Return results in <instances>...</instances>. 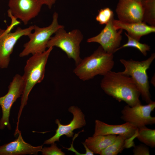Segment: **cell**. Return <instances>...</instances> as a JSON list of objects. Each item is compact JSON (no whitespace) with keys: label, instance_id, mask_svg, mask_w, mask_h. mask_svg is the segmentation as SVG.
<instances>
[{"label":"cell","instance_id":"cell-15","mask_svg":"<svg viewBox=\"0 0 155 155\" xmlns=\"http://www.w3.org/2000/svg\"><path fill=\"white\" fill-rule=\"evenodd\" d=\"M17 133V139L0 146V155H36L41 151L43 145L33 146L24 140L21 131L18 130L16 134Z\"/></svg>","mask_w":155,"mask_h":155},{"label":"cell","instance_id":"cell-26","mask_svg":"<svg viewBox=\"0 0 155 155\" xmlns=\"http://www.w3.org/2000/svg\"><path fill=\"white\" fill-rule=\"evenodd\" d=\"M84 145L85 150L86 152L85 153V155H94V154L93 152L91 150L88 148L85 142L82 143Z\"/></svg>","mask_w":155,"mask_h":155},{"label":"cell","instance_id":"cell-22","mask_svg":"<svg viewBox=\"0 0 155 155\" xmlns=\"http://www.w3.org/2000/svg\"><path fill=\"white\" fill-rule=\"evenodd\" d=\"M113 19V12L110 8L108 7L99 10L96 17V20L101 25H106Z\"/></svg>","mask_w":155,"mask_h":155},{"label":"cell","instance_id":"cell-4","mask_svg":"<svg viewBox=\"0 0 155 155\" xmlns=\"http://www.w3.org/2000/svg\"><path fill=\"white\" fill-rule=\"evenodd\" d=\"M155 58V53H153L148 59L141 61L131 59L128 60H120L125 68L124 70L121 72L131 78L138 88L142 99L147 104L152 100L147 71Z\"/></svg>","mask_w":155,"mask_h":155},{"label":"cell","instance_id":"cell-8","mask_svg":"<svg viewBox=\"0 0 155 155\" xmlns=\"http://www.w3.org/2000/svg\"><path fill=\"white\" fill-rule=\"evenodd\" d=\"M7 93L0 97V105L2 110V116L0 120V129L6 127L10 130L11 129L9 122L10 111L12 106L17 99L21 97L23 93L24 83L22 76L16 74L8 86Z\"/></svg>","mask_w":155,"mask_h":155},{"label":"cell","instance_id":"cell-9","mask_svg":"<svg viewBox=\"0 0 155 155\" xmlns=\"http://www.w3.org/2000/svg\"><path fill=\"white\" fill-rule=\"evenodd\" d=\"M155 108V102L152 100L147 104H141L131 107L127 105L121 110V119L125 122L137 127L155 123V117L151 116V112Z\"/></svg>","mask_w":155,"mask_h":155},{"label":"cell","instance_id":"cell-21","mask_svg":"<svg viewBox=\"0 0 155 155\" xmlns=\"http://www.w3.org/2000/svg\"><path fill=\"white\" fill-rule=\"evenodd\" d=\"M125 34L128 38V41L126 43L118 48L116 51L123 48L132 47L138 49L144 56H146L147 51L150 50V46L147 44L140 42L139 41L129 36L125 32Z\"/></svg>","mask_w":155,"mask_h":155},{"label":"cell","instance_id":"cell-16","mask_svg":"<svg viewBox=\"0 0 155 155\" xmlns=\"http://www.w3.org/2000/svg\"><path fill=\"white\" fill-rule=\"evenodd\" d=\"M112 22L117 29L125 30L128 35L139 41L143 36L155 32V27L150 26L143 21L127 22L114 19Z\"/></svg>","mask_w":155,"mask_h":155},{"label":"cell","instance_id":"cell-20","mask_svg":"<svg viewBox=\"0 0 155 155\" xmlns=\"http://www.w3.org/2000/svg\"><path fill=\"white\" fill-rule=\"evenodd\" d=\"M141 3L143 9V21L155 27V0H145Z\"/></svg>","mask_w":155,"mask_h":155},{"label":"cell","instance_id":"cell-3","mask_svg":"<svg viewBox=\"0 0 155 155\" xmlns=\"http://www.w3.org/2000/svg\"><path fill=\"white\" fill-rule=\"evenodd\" d=\"M113 54L106 52L100 46L91 55L82 59L76 65L73 72L83 81L98 75L103 76L111 71L114 67Z\"/></svg>","mask_w":155,"mask_h":155},{"label":"cell","instance_id":"cell-7","mask_svg":"<svg viewBox=\"0 0 155 155\" xmlns=\"http://www.w3.org/2000/svg\"><path fill=\"white\" fill-rule=\"evenodd\" d=\"M18 24L17 21H11L6 30L0 28V68L8 67L11 55L17 41L22 36H28L34 29V26L25 28L18 27L15 31L11 32L14 27Z\"/></svg>","mask_w":155,"mask_h":155},{"label":"cell","instance_id":"cell-27","mask_svg":"<svg viewBox=\"0 0 155 155\" xmlns=\"http://www.w3.org/2000/svg\"><path fill=\"white\" fill-rule=\"evenodd\" d=\"M154 76L153 77H152V79H151V80H153V82H152L151 83H152L153 85H154Z\"/></svg>","mask_w":155,"mask_h":155},{"label":"cell","instance_id":"cell-23","mask_svg":"<svg viewBox=\"0 0 155 155\" xmlns=\"http://www.w3.org/2000/svg\"><path fill=\"white\" fill-rule=\"evenodd\" d=\"M49 147H42L41 151L43 155H65V154L63 152L61 149L59 148L57 144L53 143L51 144Z\"/></svg>","mask_w":155,"mask_h":155},{"label":"cell","instance_id":"cell-1","mask_svg":"<svg viewBox=\"0 0 155 155\" xmlns=\"http://www.w3.org/2000/svg\"><path fill=\"white\" fill-rule=\"evenodd\" d=\"M103 76L100 85L106 94L130 106L141 104L140 92L131 77L111 71Z\"/></svg>","mask_w":155,"mask_h":155},{"label":"cell","instance_id":"cell-19","mask_svg":"<svg viewBox=\"0 0 155 155\" xmlns=\"http://www.w3.org/2000/svg\"><path fill=\"white\" fill-rule=\"evenodd\" d=\"M136 137L145 145L151 148L155 147V129L147 128L146 125L137 128Z\"/></svg>","mask_w":155,"mask_h":155},{"label":"cell","instance_id":"cell-6","mask_svg":"<svg viewBox=\"0 0 155 155\" xmlns=\"http://www.w3.org/2000/svg\"><path fill=\"white\" fill-rule=\"evenodd\" d=\"M64 27L58 30L49 40L47 48L57 47L64 51L68 58L73 59L75 65L82 60L80 56V44L83 35L78 29H74L67 32Z\"/></svg>","mask_w":155,"mask_h":155},{"label":"cell","instance_id":"cell-12","mask_svg":"<svg viewBox=\"0 0 155 155\" xmlns=\"http://www.w3.org/2000/svg\"><path fill=\"white\" fill-rule=\"evenodd\" d=\"M68 111L73 115L72 120L69 124L63 125L60 123L59 120L56 119L55 123L58 125V128L55 133L52 137L45 140L44 144H50L56 141L59 142L60 137L64 135L67 137H72L75 129L80 128L86 125L85 115L80 108L72 106L68 108Z\"/></svg>","mask_w":155,"mask_h":155},{"label":"cell","instance_id":"cell-29","mask_svg":"<svg viewBox=\"0 0 155 155\" xmlns=\"http://www.w3.org/2000/svg\"></svg>","mask_w":155,"mask_h":155},{"label":"cell","instance_id":"cell-18","mask_svg":"<svg viewBox=\"0 0 155 155\" xmlns=\"http://www.w3.org/2000/svg\"><path fill=\"white\" fill-rule=\"evenodd\" d=\"M133 138L127 139L121 135H117L113 142L103 150L100 155H117L125 148L134 146Z\"/></svg>","mask_w":155,"mask_h":155},{"label":"cell","instance_id":"cell-13","mask_svg":"<svg viewBox=\"0 0 155 155\" xmlns=\"http://www.w3.org/2000/svg\"><path fill=\"white\" fill-rule=\"evenodd\" d=\"M116 12L120 21L127 22L143 21L142 4L135 0H119Z\"/></svg>","mask_w":155,"mask_h":155},{"label":"cell","instance_id":"cell-28","mask_svg":"<svg viewBox=\"0 0 155 155\" xmlns=\"http://www.w3.org/2000/svg\"><path fill=\"white\" fill-rule=\"evenodd\" d=\"M136 1H139L141 2H142L143 1H145V0H135Z\"/></svg>","mask_w":155,"mask_h":155},{"label":"cell","instance_id":"cell-17","mask_svg":"<svg viewBox=\"0 0 155 155\" xmlns=\"http://www.w3.org/2000/svg\"><path fill=\"white\" fill-rule=\"evenodd\" d=\"M117 135H97L89 137L85 143L87 146L94 154H99L107 147L111 144Z\"/></svg>","mask_w":155,"mask_h":155},{"label":"cell","instance_id":"cell-25","mask_svg":"<svg viewBox=\"0 0 155 155\" xmlns=\"http://www.w3.org/2000/svg\"><path fill=\"white\" fill-rule=\"evenodd\" d=\"M43 5H45L51 9L55 3L56 0H38Z\"/></svg>","mask_w":155,"mask_h":155},{"label":"cell","instance_id":"cell-11","mask_svg":"<svg viewBox=\"0 0 155 155\" xmlns=\"http://www.w3.org/2000/svg\"><path fill=\"white\" fill-rule=\"evenodd\" d=\"M7 12L25 25L40 12L42 4L38 0H9Z\"/></svg>","mask_w":155,"mask_h":155},{"label":"cell","instance_id":"cell-10","mask_svg":"<svg viewBox=\"0 0 155 155\" xmlns=\"http://www.w3.org/2000/svg\"><path fill=\"white\" fill-rule=\"evenodd\" d=\"M113 19L106 25L98 35L88 38L87 42L99 44L108 53L113 54L116 52L121 44L123 30L116 28L112 22Z\"/></svg>","mask_w":155,"mask_h":155},{"label":"cell","instance_id":"cell-2","mask_svg":"<svg viewBox=\"0 0 155 155\" xmlns=\"http://www.w3.org/2000/svg\"><path fill=\"white\" fill-rule=\"evenodd\" d=\"M53 48L50 47L42 53L33 55L26 61L22 76L24 88L21 96L17 123H19L23 109L27 104L30 93L35 85L40 83L44 79L46 66Z\"/></svg>","mask_w":155,"mask_h":155},{"label":"cell","instance_id":"cell-24","mask_svg":"<svg viewBox=\"0 0 155 155\" xmlns=\"http://www.w3.org/2000/svg\"><path fill=\"white\" fill-rule=\"evenodd\" d=\"M133 152L134 155L150 154L148 148L146 145L142 144L135 146Z\"/></svg>","mask_w":155,"mask_h":155},{"label":"cell","instance_id":"cell-5","mask_svg":"<svg viewBox=\"0 0 155 155\" xmlns=\"http://www.w3.org/2000/svg\"><path fill=\"white\" fill-rule=\"evenodd\" d=\"M58 17V13L55 12L52 21L49 26L40 28L34 25V32L28 36L29 40L24 44V49L19 54L20 57H23L30 54L33 55L41 53L46 50L48 42L52 36L59 29L64 27L59 24Z\"/></svg>","mask_w":155,"mask_h":155},{"label":"cell","instance_id":"cell-14","mask_svg":"<svg viewBox=\"0 0 155 155\" xmlns=\"http://www.w3.org/2000/svg\"><path fill=\"white\" fill-rule=\"evenodd\" d=\"M137 127L127 122L117 125H111L98 120L95 121V127L93 136L97 135H121L127 139L136 137Z\"/></svg>","mask_w":155,"mask_h":155}]
</instances>
